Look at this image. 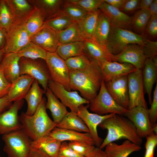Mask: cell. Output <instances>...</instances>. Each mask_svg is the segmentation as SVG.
I'll list each match as a JSON object with an SVG mask.
<instances>
[{
  "label": "cell",
  "instance_id": "4fadbf2b",
  "mask_svg": "<svg viewBox=\"0 0 157 157\" xmlns=\"http://www.w3.org/2000/svg\"><path fill=\"white\" fill-rule=\"evenodd\" d=\"M24 103L23 99L14 102L7 110L0 115V134L2 135L22 129L19 110Z\"/></svg>",
  "mask_w": 157,
  "mask_h": 157
},
{
  "label": "cell",
  "instance_id": "681fc988",
  "mask_svg": "<svg viewBox=\"0 0 157 157\" xmlns=\"http://www.w3.org/2000/svg\"><path fill=\"white\" fill-rule=\"evenodd\" d=\"M11 85L6 78L0 65V98L7 95Z\"/></svg>",
  "mask_w": 157,
  "mask_h": 157
},
{
  "label": "cell",
  "instance_id": "30bf717a",
  "mask_svg": "<svg viewBox=\"0 0 157 157\" xmlns=\"http://www.w3.org/2000/svg\"><path fill=\"white\" fill-rule=\"evenodd\" d=\"M48 87L66 107L76 113L80 106L89 103L79 95L77 91L67 90L62 85L51 79L48 81Z\"/></svg>",
  "mask_w": 157,
  "mask_h": 157
},
{
  "label": "cell",
  "instance_id": "5bb4252c",
  "mask_svg": "<svg viewBox=\"0 0 157 157\" xmlns=\"http://www.w3.org/2000/svg\"><path fill=\"white\" fill-rule=\"evenodd\" d=\"M146 59L142 46L134 44L128 45L120 53L111 56V61L128 63L142 70Z\"/></svg>",
  "mask_w": 157,
  "mask_h": 157
},
{
  "label": "cell",
  "instance_id": "74e56055",
  "mask_svg": "<svg viewBox=\"0 0 157 157\" xmlns=\"http://www.w3.org/2000/svg\"><path fill=\"white\" fill-rule=\"evenodd\" d=\"M45 23L44 19L35 9L24 24L26 30L30 38L38 32Z\"/></svg>",
  "mask_w": 157,
  "mask_h": 157
},
{
  "label": "cell",
  "instance_id": "8d00e7d4",
  "mask_svg": "<svg viewBox=\"0 0 157 157\" xmlns=\"http://www.w3.org/2000/svg\"><path fill=\"white\" fill-rule=\"evenodd\" d=\"M47 52L39 46L30 42L17 53L20 58L45 60Z\"/></svg>",
  "mask_w": 157,
  "mask_h": 157
},
{
  "label": "cell",
  "instance_id": "6da1fadb",
  "mask_svg": "<svg viewBox=\"0 0 157 157\" xmlns=\"http://www.w3.org/2000/svg\"><path fill=\"white\" fill-rule=\"evenodd\" d=\"M69 86L71 90L78 91L80 95L89 103L96 96L103 78L100 63L91 59L85 69L70 71Z\"/></svg>",
  "mask_w": 157,
  "mask_h": 157
},
{
  "label": "cell",
  "instance_id": "52a82bcc",
  "mask_svg": "<svg viewBox=\"0 0 157 157\" xmlns=\"http://www.w3.org/2000/svg\"><path fill=\"white\" fill-rule=\"evenodd\" d=\"M45 63L50 74L51 80L71 91L69 86L70 71L65 60L56 52H47Z\"/></svg>",
  "mask_w": 157,
  "mask_h": 157
},
{
  "label": "cell",
  "instance_id": "e0dca14e",
  "mask_svg": "<svg viewBox=\"0 0 157 157\" xmlns=\"http://www.w3.org/2000/svg\"><path fill=\"white\" fill-rule=\"evenodd\" d=\"M30 42L48 52H55L59 44L58 32L45 23L43 26L30 38Z\"/></svg>",
  "mask_w": 157,
  "mask_h": 157
},
{
  "label": "cell",
  "instance_id": "7402d4cb",
  "mask_svg": "<svg viewBox=\"0 0 157 157\" xmlns=\"http://www.w3.org/2000/svg\"><path fill=\"white\" fill-rule=\"evenodd\" d=\"M99 9L108 16L111 22L115 26L131 30V17L103 1Z\"/></svg>",
  "mask_w": 157,
  "mask_h": 157
},
{
  "label": "cell",
  "instance_id": "ffe728a7",
  "mask_svg": "<svg viewBox=\"0 0 157 157\" xmlns=\"http://www.w3.org/2000/svg\"><path fill=\"white\" fill-rule=\"evenodd\" d=\"M142 70V79L145 92L147 94L150 105L152 99V91L153 86L156 82L157 77V56L147 58Z\"/></svg>",
  "mask_w": 157,
  "mask_h": 157
},
{
  "label": "cell",
  "instance_id": "4316f807",
  "mask_svg": "<svg viewBox=\"0 0 157 157\" xmlns=\"http://www.w3.org/2000/svg\"><path fill=\"white\" fill-rule=\"evenodd\" d=\"M105 147L104 151L107 157H128L132 153L139 151L142 149L140 145L128 140L120 144L111 142Z\"/></svg>",
  "mask_w": 157,
  "mask_h": 157
},
{
  "label": "cell",
  "instance_id": "be15d7a7",
  "mask_svg": "<svg viewBox=\"0 0 157 157\" xmlns=\"http://www.w3.org/2000/svg\"></svg>",
  "mask_w": 157,
  "mask_h": 157
},
{
  "label": "cell",
  "instance_id": "f35d334b",
  "mask_svg": "<svg viewBox=\"0 0 157 157\" xmlns=\"http://www.w3.org/2000/svg\"><path fill=\"white\" fill-rule=\"evenodd\" d=\"M74 22L61 11L53 17L46 20L45 23L49 27L59 32L65 29Z\"/></svg>",
  "mask_w": 157,
  "mask_h": 157
},
{
  "label": "cell",
  "instance_id": "b9f144b4",
  "mask_svg": "<svg viewBox=\"0 0 157 157\" xmlns=\"http://www.w3.org/2000/svg\"><path fill=\"white\" fill-rule=\"evenodd\" d=\"M61 11L72 20L77 23L89 12L78 7L65 3Z\"/></svg>",
  "mask_w": 157,
  "mask_h": 157
},
{
  "label": "cell",
  "instance_id": "8fae6325",
  "mask_svg": "<svg viewBox=\"0 0 157 157\" xmlns=\"http://www.w3.org/2000/svg\"><path fill=\"white\" fill-rule=\"evenodd\" d=\"M148 109L142 107L136 106L128 109L124 115L133 124L137 133L142 138L154 134Z\"/></svg>",
  "mask_w": 157,
  "mask_h": 157
},
{
  "label": "cell",
  "instance_id": "60d3db41",
  "mask_svg": "<svg viewBox=\"0 0 157 157\" xmlns=\"http://www.w3.org/2000/svg\"><path fill=\"white\" fill-rule=\"evenodd\" d=\"M13 26L12 16L5 0H0V27L8 32Z\"/></svg>",
  "mask_w": 157,
  "mask_h": 157
},
{
  "label": "cell",
  "instance_id": "bcb514c9",
  "mask_svg": "<svg viewBox=\"0 0 157 157\" xmlns=\"http://www.w3.org/2000/svg\"><path fill=\"white\" fill-rule=\"evenodd\" d=\"M146 138V150L144 157H154V150L157 145V135L154 134Z\"/></svg>",
  "mask_w": 157,
  "mask_h": 157
},
{
  "label": "cell",
  "instance_id": "94428289",
  "mask_svg": "<svg viewBox=\"0 0 157 157\" xmlns=\"http://www.w3.org/2000/svg\"><path fill=\"white\" fill-rule=\"evenodd\" d=\"M152 129L154 134L157 135V123H156L152 125Z\"/></svg>",
  "mask_w": 157,
  "mask_h": 157
},
{
  "label": "cell",
  "instance_id": "83f0119b",
  "mask_svg": "<svg viewBox=\"0 0 157 157\" xmlns=\"http://www.w3.org/2000/svg\"><path fill=\"white\" fill-rule=\"evenodd\" d=\"M47 101L46 109L51 112L53 121L56 124L58 123L69 112L66 107L56 97L48 87L45 93Z\"/></svg>",
  "mask_w": 157,
  "mask_h": 157
},
{
  "label": "cell",
  "instance_id": "277c9868",
  "mask_svg": "<svg viewBox=\"0 0 157 157\" xmlns=\"http://www.w3.org/2000/svg\"><path fill=\"white\" fill-rule=\"evenodd\" d=\"M148 39L144 35L118 27L111 22L106 47L110 54L115 55L120 53L129 44H134L142 46Z\"/></svg>",
  "mask_w": 157,
  "mask_h": 157
},
{
  "label": "cell",
  "instance_id": "9c48e42d",
  "mask_svg": "<svg viewBox=\"0 0 157 157\" xmlns=\"http://www.w3.org/2000/svg\"><path fill=\"white\" fill-rule=\"evenodd\" d=\"M127 77L129 98L128 109L136 106L148 109L144 98L142 70L137 69Z\"/></svg>",
  "mask_w": 157,
  "mask_h": 157
},
{
  "label": "cell",
  "instance_id": "f546056e",
  "mask_svg": "<svg viewBox=\"0 0 157 157\" xmlns=\"http://www.w3.org/2000/svg\"><path fill=\"white\" fill-rule=\"evenodd\" d=\"M111 24L110 20L108 16L100 10L92 39L106 48Z\"/></svg>",
  "mask_w": 157,
  "mask_h": 157
},
{
  "label": "cell",
  "instance_id": "03108f58",
  "mask_svg": "<svg viewBox=\"0 0 157 157\" xmlns=\"http://www.w3.org/2000/svg\"></svg>",
  "mask_w": 157,
  "mask_h": 157
},
{
  "label": "cell",
  "instance_id": "ee69618b",
  "mask_svg": "<svg viewBox=\"0 0 157 157\" xmlns=\"http://www.w3.org/2000/svg\"><path fill=\"white\" fill-rule=\"evenodd\" d=\"M68 144L74 150L84 157L87 156L96 147L94 145L78 141H70Z\"/></svg>",
  "mask_w": 157,
  "mask_h": 157
},
{
  "label": "cell",
  "instance_id": "2e32d148",
  "mask_svg": "<svg viewBox=\"0 0 157 157\" xmlns=\"http://www.w3.org/2000/svg\"><path fill=\"white\" fill-rule=\"evenodd\" d=\"M105 83L107 91L116 102L122 107L128 109L129 98L127 76Z\"/></svg>",
  "mask_w": 157,
  "mask_h": 157
},
{
  "label": "cell",
  "instance_id": "e7e4bbea",
  "mask_svg": "<svg viewBox=\"0 0 157 157\" xmlns=\"http://www.w3.org/2000/svg\"><path fill=\"white\" fill-rule=\"evenodd\" d=\"M0 157H1V156H0Z\"/></svg>",
  "mask_w": 157,
  "mask_h": 157
},
{
  "label": "cell",
  "instance_id": "ac0fdd59",
  "mask_svg": "<svg viewBox=\"0 0 157 157\" xmlns=\"http://www.w3.org/2000/svg\"><path fill=\"white\" fill-rule=\"evenodd\" d=\"M12 15L13 26L24 25L35 8L28 0H5Z\"/></svg>",
  "mask_w": 157,
  "mask_h": 157
},
{
  "label": "cell",
  "instance_id": "e575fe53",
  "mask_svg": "<svg viewBox=\"0 0 157 157\" xmlns=\"http://www.w3.org/2000/svg\"><path fill=\"white\" fill-rule=\"evenodd\" d=\"M58 34L59 44L83 41L84 39L78 23L75 21L65 30L58 32Z\"/></svg>",
  "mask_w": 157,
  "mask_h": 157
},
{
  "label": "cell",
  "instance_id": "d6a6232c",
  "mask_svg": "<svg viewBox=\"0 0 157 157\" xmlns=\"http://www.w3.org/2000/svg\"><path fill=\"white\" fill-rule=\"evenodd\" d=\"M100 10L98 9L89 12L78 23L81 32L84 39H92L97 25Z\"/></svg>",
  "mask_w": 157,
  "mask_h": 157
},
{
  "label": "cell",
  "instance_id": "4dcf8cb0",
  "mask_svg": "<svg viewBox=\"0 0 157 157\" xmlns=\"http://www.w3.org/2000/svg\"><path fill=\"white\" fill-rule=\"evenodd\" d=\"M56 127L79 132L89 133V129L77 114L71 111L58 124Z\"/></svg>",
  "mask_w": 157,
  "mask_h": 157
},
{
  "label": "cell",
  "instance_id": "44dd1931",
  "mask_svg": "<svg viewBox=\"0 0 157 157\" xmlns=\"http://www.w3.org/2000/svg\"><path fill=\"white\" fill-rule=\"evenodd\" d=\"M35 79L27 75H22L13 83L7 96L11 102H15L24 99Z\"/></svg>",
  "mask_w": 157,
  "mask_h": 157
},
{
  "label": "cell",
  "instance_id": "db71d44e",
  "mask_svg": "<svg viewBox=\"0 0 157 157\" xmlns=\"http://www.w3.org/2000/svg\"><path fill=\"white\" fill-rule=\"evenodd\" d=\"M27 157H50L42 150L31 147Z\"/></svg>",
  "mask_w": 157,
  "mask_h": 157
},
{
  "label": "cell",
  "instance_id": "d6986e66",
  "mask_svg": "<svg viewBox=\"0 0 157 157\" xmlns=\"http://www.w3.org/2000/svg\"><path fill=\"white\" fill-rule=\"evenodd\" d=\"M103 80L106 82L112 79L127 76L137 69L127 63L106 61L100 63Z\"/></svg>",
  "mask_w": 157,
  "mask_h": 157
},
{
  "label": "cell",
  "instance_id": "816d5d0a",
  "mask_svg": "<svg viewBox=\"0 0 157 157\" xmlns=\"http://www.w3.org/2000/svg\"><path fill=\"white\" fill-rule=\"evenodd\" d=\"M140 0H126L121 11L124 13H131L138 9Z\"/></svg>",
  "mask_w": 157,
  "mask_h": 157
},
{
  "label": "cell",
  "instance_id": "1f68e13d",
  "mask_svg": "<svg viewBox=\"0 0 157 157\" xmlns=\"http://www.w3.org/2000/svg\"><path fill=\"white\" fill-rule=\"evenodd\" d=\"M61 142L48 135L37 140L32 141L31 146L42 150L50 157H58Z\"/></svg>",
  "mask_w": 157,
  "mask_h": 157
},
{
  "label": "cell",
  "instance_id": "cb8c5ba5",
  "mask_svg": "<svg viewBox=\"0 0 157 157\" xmlns=\"http://www.w3.org/2000/svg\"><path fill=\"white\" fill-rule=\"evenodd\" d=\"M43 17L45 21L57 15L62 10L65 0H28Z\"/></svg>",
  "mask_w": 157,
  "mask_h": 157
},
{
  "label": "cell",
  "instance_id": "ba28073f",
  "mask_svg": "<svg viewBox=\"0 0 157 157\" xmlns=\"http://www.w3.org/2000/svg\"><path fill=\"white\" fill-rule=\"evenodd\" d=\"M41 60L20 58V74L27 75L33 77L46 91L51 78L46 64H44Z\"/></svg>",
  "mask_w": 157,
  "mask_h": 157
},
{
  "label": "cell",
  "instance_id": "6125c7cd",
  "mask_svg": "<svg viewBox=\"0 0 157 157\" xmlns=\"http://www.w3.org/2000/svg\"><path fill=\"white\" fill-rule=\"evenodd\" d=\"M5 54L4 53L2 50L0 49V64H1Z\"/></svg>",
  "mask_w": 157,
  "mask_h": 157
},
{
  "label": "cell",
  "instance_id": "f907efd6",
  "mask_svg": "<svg viewBox=\"0 0 157 157\" xmlns=\"http://www.w3.org/2000/svg\"><path fill=\"white\" fill-rule=\"evenodd\" d=\"M150 37L156 38L157 36V17L151 16L146 27L145 33Z\"/></svg>",
  "mask_w": 157,
  "mask_h": 157
},
{
  "label": "cell",
  "instance_id": "11a10c76",
  "mask_svg": "<svg viewBox=\"0 0 157 157\" xmlns=\"http://www.w3.org/2000/svg\"><path fill=\"white\" fill-rule=\"evenodd\" d=\"M126 0H103V1L121 10Z\"/></svg>",
  "mask_w": 157,
  "mask_h": 157
},
{
  "label": "cell",
  "instance_id": "7dc6e473",
  "mask_svg": "<svg viewBox=\"0 0 157 157\" xmlns=\"http://www.w3.org/2000/svg\"><path fill=\"white\" fill-rule=\"evenodd\" d=\"M141 46L146 58H152L156 56L157 54L156 41H151L148 39L146 42Z\"/></svg>",
  "mask_w": 157,
  "mask_h": 157
},
{
  "label": "cell",
  "instance_id": "603a6c76",
  "mask_svg": "<svg viewBox=\"0 0 157 157\" xmlns=\"http://www.w3.org/2000/svg\"><path fill=\"white\" fill-rule=\"evenodd\" d=\"M49 135L61 142L66 141H78L95 145L94 142L89 133H81L56 127Z\"/></svg>",
  "mask_w": 157,
  "mask_h": 157
},
{
  "label": "cell",
  "instance_id": "9a60e30c",
  "mask_svg": "<svg viewBox=\"0 0 157 157\" xmlns=\"http://www.w3.org/2000/svg\"><path fill=\"white\" fill-rule=\"evenodd\" d=\"M88 104L86 106L83 105L79 107L77 113L78 115L83 120L88 128L95 143V145L99 147L103 140L98 135L97 127L104 120L113 115L114 114L100 115L90 113L88 110Z\"/></svg>",
  "mask_w": 157,
  "mask_h": 157
},
{
  "label": "cell",
  "instance_id": "f6af8a7d",
  "mask_svg": "<svg viewBox=\"0 0 157 157\" xmlns=\"http://www.w3.org/2000/svg\"><path fill=\"white\" fill-rule=\"evenodd\" d=\"M151 107L148 109L150 122L152 125L156 123L157 120V83L156 82Z\"/></svg>",
  "mask_w": 157,
  "mask_h": 157
},
{
  "label": "cell",
  "instance_id": "ab89813d",
  "mask_svg": "<svg viewBox=\"0 0 157 157\" xmlns=\"http://www.w3.org/2000/svg\"><path fill=\"white\" fill-rule=\"evenodd\" d=\"M91 59L85 55H81L69 58L65 60L70 71L84 69L90 65Z\"/></svg>",
  "mask_w": 157,
  "mask_h": 157
},
{
  "label": "cell",
  "instance_id": "7a4b0ae2",
  "mask_svg": "<svg viewBox=\"0 0 157 157\" xmlns=\"http://www.w3.org/2000/svg\"><path fill=\"white\" fill-rule=\"evenodd\" d=\"M98 126L108 131L107 136L99 147L101 149L109 143L122 139L140 145L142 143V138L138 135L133 124L122 115L115 114L104 120Z\"/></svg>",
  "mask_w": 157,
  "mask_h": 157
},
{
  "label": "cell",
  "instance_id": "8992f818",
  "mask_svg": "<svg viewBox=\"0 0 157 157\" xmlns=\"http://www.w3.org/2000/svg\"><path fill=\"white\" fill-rule=\"evenodd\" d=\"M90 110L100 115L114 114L123 115L128 109L117 104L107 91L103 80L96 97L88 104Z\"/></svg>",
  "mask_w": 157,
  "mask_h": 157
},
{
  "label": "cell",
  "instance_id": "9f6ffc18",
  "mask_svg": "<svg viewBox=\"0 0 157 157\" xmlns=\"http://www.w3.org/2000/svg\"><path fill=\"white\" fill-rule=\"evenodd\" d=\"M85 157H107L104 151L96 147L93 151Z\"/></svg>",
  "mask_w": 157,
  "mask_h": 157
},
{
  "label": "cell",
  "instance_id": "3957f363",
  "mask_svg": "<svg viewBox=\"0 0 157 157\" xmlns=\"http://www.w3.org/2000/svg\"><path fill=\"white\" fill-rule=\"evenodd\" d=\"M45 97L34 114L31 116L22 113L19 116L22 129L33 141L37 140L49 135L57 124L51 120L46 111Z\"/></svg>",
  "mask_w": 157,
  "mask_h": 157
},
{
  "label": "cell",
  "instance_id": "836d02e7",
  "mask_svg": "<svg viewBox=\"0 0 157 157\" xmlns=\"http://www.w3.org/2000/svg\"><path fill=\"white\" fill-rule=\"evenodd\" d=\"M55 52L65 60L71 57L85 55L83 41L59 44Z\"/></svg>",
  "mask_w": 157,
  "mask_h": 157
},
{
  "label": "cell",
  "instance_id": "7bdbcfd3",
  "mask_svg": "<svg viewBox=\"0 0 157 157\" xmlns=\"http://www.w3.org/2000/svg\"><path fill=\"white\" fill-rule=\"evenodd\" d=\"M103 2V0H66L65 3L90 12L98 9Z\"/></svg>",
  "mask_w": 157,
  "mask_h": 157
},
{
  "label": "cell",
  "instance_id": "5b68a950",
  "mask_svg": "<svg viewBox=\"0 0 157 157\" xmlns=\"http://www.w3.org/2000/svg\"><path fill=\"white\" fill-rule=\"evenodd\" d=\"M2 139L8 157H27L32 140L22 129L3 135Z\"/></svg>",
  "mask_w": 157,
  "mask_h": 157
},
{
  "label": "cell",
  "instance_id": "d4e9b609",
  "mask_svg": "<svg viewBox=\"0 0 157 157\" xmlns=\"http://www.w3.org/2000/svg\"><path fill=\"white\" fill-rule=\"evenodd\" d=\"M85 54L90 59H94L101 63L106 61L110 62L112 54L107 48L93 39H84L83 41Z\"/></svg>",
  "mask_w": 157,
  "mask_h": 157
},
{
  "label": "cell",
  "instance_id": "680465c9",
  "mask_svg": "<svg viewBox=\"0 0 157 157\" xmlns=\"http://www.w3.org/2000/svg\"><path fill=\"white\" fill-rule=\"evenodd\" d=\"M154 0H140L138 9L149 10Z\"/></svg>",
  "mask_w": 157,
  "mask_h": 157
},
{
  "label": "cell",
  "instance_id": "f5cc1de1",
  "mask_svg": "<svg viewBox=\"0 0 157 157\" xmlns=\"http://www.w3.org/2000/svg\"><path fill=\"white\" fill-rule=\"evenodd\" d=\"M6 95L0 98V115L8 109L12 105Z\"/></svg>",
  "mask_w": 157,
  "mask_h": 157
},
{
  "label": "cell",
  "instance_id": "d590c367",
  "mask_svg": "<svg viewBox=\"0 0 157 157\" xmlns=\"http://www.w3.org/2000/svg\"><path fill=\"white\" fill-rule=\"evenodd\" d=\"M149 10L140 9L131 17V28L135 33L144 35L145 29L151 18Z\"/></svg>",
  "mask_w": 157,
  "mask_h": 157
},
{
  "label": "cell",
  "instance_id": "f1b7e54d",
  "mask_svg": "<svg viewBox=\"0 0 157 157\" xmlns=\"http://www.w3.org/2000/svg\"><path fill=\"white\" fill-rule=\"evenodd\" d=\"M38 81L35 80L24 99L27 104V108L25 113L31 116L33 115L41 103L45 91L40 86Z\"/></svg>",
  "mask_w": 157,
  "mask_h": 157
},
{
  "label": "cell",
  "instance_id": "c3c4849f",
  "mask_svg": "<svg viewBox=\"0 0 157 157\" xmlns=\"http://www.w3.org/2000/svg\"><path fill=\"white\" fill-rule=\"evenodd\" d=\"M58 157H84L74 150L66 141L61 142Z\"/></svg>",
  "mask_w": 157,
  "mask_h": 157
},
{
  "label": "cell",
  "instance_id": "6f0895ef",
  "mask_svg": "<svg viewBox=\"0 0 157 157\" xmlns=\"http://www.w3.org/2000/svg\"><path fill=\"white\" fill-rule=\"evenodd\" d=\"M7 32L3 28L0 27V49H2L4 47L6 40Z\"/></svg>",
  "mask_w": 157,
  "mask_h": 157
},
{
  "label": "cell",
  "instance_id": "7c38bea8",
  "mask_svg": "<svg viewBox=\"0 0 157 157\" xmlns=\"http://www.w3.org/2000/svg\"><path fill=\"white\" fill-rule=\"evenodd\" d=\"M30 38L24 25L14 26L7 32L6 43L2 50L5 54L17 53L30 42Z\"/></svg>",
  "mask_w": 157,
  "mask_h": 157
},
{
  "label": "cell",
  "instance_id": "484cf974",
  "mask_svg": "<svg viewBox=\"0 0 157 157\" xmlns=\"http://www.w3.org/2000/svg\"><path fill=\"white\" fill-rule=\"evenodd\" d=\"M17 53L5 54L0 65L6 79L12 83L20 76L19 61Z\"/></svg>",
  "mask_w": 157,
  "mask_h": 157
},
{
  "label": "cell",
  "instance_id": "91938a15",
  "mask_svg": "<svg viewBox=\"0 0 157 157\" xmlns=\"http://www.w3.org/2000/svg\"><path fill=\"white\" fill-rule=\"evenodd\" d=\"M149 10L151 16L157 17V0H154L149 7Z\"/></svg>",
  "mask_w": 157,
  "mask_h": 157
}]
</instances>
